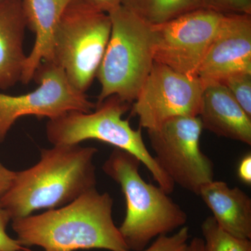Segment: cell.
Returning a JSON list of instances; mask_svg holds the SVG:
<instances>
[{
	"mask_svg": "<svg viewBox=\"0 0 251 251\" xmlns=\"http://www.w3.org/2000/svg\"><path fill=\"white\" fill-rule=\"evenodd\" d=\"M26 28L21 0L0 1V90L21 80L27 56L24 52Z\"/></svg>",
	"mask_w": 251,
	"mask_h": 251,
	"instance_id": "cell-14",
	"label": "cell"
},
{
	"mask_svg": "<svg viewBox=\"0 0 251 251\" xmlns=\"http://www.w3.org/2000/svg\"><path fill=\"white\" fill-rule=\"evenodd\" d=\"M0 1H1V0H0Z\"/></svg>",
	"mask_w": 251,
	"mask_h": 251,
	"instance_id": "cell-27",
	"label": "cell"
},
{
	"mask_svg": "<svg viewBox=\"0 0 251 251\" xmlns=\"http://www.w3.org/2000/svg\"><path fill=\"white\" fill-rule=\"evenodd\" d=\"M205 251H251L250 239H241L225 231L213 216L201 226Z\"/></svg>",
	"mask_w": 251,
	"mask_h": 251,
	"instance_id": "cell-17",
	"label": "cell"
},
{
	"mask_svg": "<svg viewBox=\"0 0 251 251\" xmlns=\"http://www.w3.org/2000/svg\"><path fill=\"white\" fill-rule=\"evenodd\" d=\"M238 176L245 184H251V155L248 153L239 163Z\"/></svg>",
	"mask_w": 251,
	"mask_h": 251,
	"instance_id": "cell-23",
	"label": "cell"
},
{
	"mask_svg": "<svg viewBox=\"0 0 251 251\" xmlns=\"http://www.w3.org/2000/svg\"><path fill=\"white\" fill-rule=\"evenodd\" d=\"M224 15L202 8L151 26L153 62L180 74L197 76Z\"/></svg>",
	"mask_w": 251,
	"mask_h": 251,
	"instance_id": "cell-9",
	"label": "cell"
},
{
	"mask_svg": "<svg viewBox=\"0 0 251 251\" xmlns=\"http://www.w3.org/2000/svg\"><path fill=\"white\" fill-rule=\"evenodd\" d=\"M203 130L199 117H178L148 130L157 164L175 184L199 196L214 180V164L200 145Z\"/></svg>",
	"mask_w": 251,
	"mask_h": 251,
	"instance_id": "cell-7",
	"label": "cell"
},
{
	"mask_svg": "<svg viewBox=\"0 0 251 251\" xmlns=\"http://www.w3.org/2000/svg\"><path fill=\"white\" fill-rule=\"evenodd\" d=\"M141 162L131 153L114 149L103 171L122 188L126 211L120 233L130 251L145 249L153 239L181 228L188 216L159 186L146 182L140 174Z\"/></svg>",
	"mask_w": 251,
	"mask_h": 251,
	"instance_id": "cell-3",
	"label": "cell"
},
{
	"mask_svg": "<svg viewBox=\"0 0 251 251\" xmlns=\"http://www.w3.org/2000/svg\"><path fill=\"white\" fill-rule=\"evenodd\" d=\"M112 23L110 16L72 0L54 33L53 62L79 92L85 93L97 75L105 53Z\"/></svg>",
	"mask_w": 251,
	"mask_h": 251,
	"instance_id": "cell-6",
	"label": "cell"
},
{
	"mask_svg": "<svg viewBox=\"0 0 251 251\" xmlns=\"http://www.w3.org/2000/svg\"><path fill=\"white\" fill-rule=\"evenodd\" d=\"M187 251H205L203 239L199 237L193 238L188 244Z\"/></svg>",
	"mask_w": 251,
	"mask_h": 251,
	"instance_id": "cell-25",
	"label": "cell"
},
{
	"mask_svg": "<svg viewBox=\"0 0 251 251\" xmlns=\"http://www.w3.org/2000/svg\"><path fill=\"white\" fill-rule=\"evenodd\" d=\"M219 83L227 87L243 110L251 117V73L234 74Z\"/></svg>",
	"mask_w": 251,
	"mask_h": 251,
	"instance_id": "cell-18",
	"label": "cell"
},
{
	"mask_svg": "<svg viewBox=\"0 0 251 251\" xmlns=\"http://www.w3.org/2000/svg\"><path fill=\"white\" fill-rule=\"evenodd\" d=\"M97 152V148L79 145L41 150L36 165L16 173L11 186L0 198V207L13 221L35 211L67 205L96 188L94 158Z\"/></svg>",
	"mask_w": 251,
	"mask_h": 251,
	"instance_id": "cell-2",
	"label": "cell"
},
{
	"mask_svg": "<svg viewBox=\"0 0 251 251\" xmlns=\"http://www.w3.org/2000/svg\"><path fill=\"white\" fill-rule=\"evenodd\" d=\"M240 73H251V15L224 14L196 75L204 85Z\"/></svg>",
	"mask_w": 251,
	"mask_h": 251,
	"instance_id": "cell-11",
	"label": "cell"
},
{
	"mask_svg": "<svg viewBox=\"0 0 251 251\" xmlns=\"http://www.w3.org/2000/svg\"><path fill=\"white\" fill-rule=\"evenodd\" d=\"M199 196L212 212L220 227L241 239H251V199L239 187L211 181L203 186Z\"/></svg>",
	"mask_w": 251,
	"mask_h": 251,
	"instance_id": "cell-15",
	"label": "cell"
},
{
	"mask_svg": "<svg viewBox=\"0 0 251 251\" xmlns=\"http://www.w3.org/2000/svg\"><path fill=\"white\" fill-rule=\"evenodd\" d=\"M128 105L113 95L97 103L94 111H72L50 120L46 125L48 140L53 146L79 145L85 140H96L131 153L148 168L158 186L170 194L175 184L149 151L141 128L133 129L128 120L122 118L129 109Z\"/></svg>",
	"mask_w": 251,
	"mask_h": 251,
	"instance_id": "cell-4",
	"label": "cell"
},
{
	"mask_svg": "<svg viewBox=\"0 0 251 251\" xmlns=\"http://www.w3.org/2000/svg\"><path fill=\"white\" fill-rule=\"evenodd\" d=\"M72 0H21L27 27L35 35L27 56L21 82L27 84L44 62H53L54 33L64 11Z\"/></svg>",
	"mask_w": 251,
	"mask_h": 251,
	"instance_id": "cell-13",
	"label": "cell"
},
{
	"mask_svg": "<svg viewBox=\"0 0 251 251\" xmlns=\"http://www.w3.org/2000/svg\"><path fill=\"white\" fill-rule=\"evenodd\" d=\"M112 206L110 194L94 188L62 207L13 220L12 228L24 247L37 246L45 251H130L114 223Z\"/></svg>",
	"mask_w": 251,
	"mask_h": 251,
	"instance_id": "cell-1",
	"label": "cell"
},
{
	"mask_svg": "<svg viewBox=\"0 0 251 251\" xmlns=\"http://www.w3.org/2000/svg\"><path fill=\"white\" fill-rule=\"evenodd\" d=\"M121 5L151 26L203 8L201 0H121Z\"/></svg>",
	"mask_w": 251,
	"mask_h": 251,
	"instance_id": "cell-16",
	"label": "cell"
},
{
	"mask_svg": "<svg viewBox=\"0 0 251 251\" xmlns=\"http://www.w3.org/2000/svg\"><path fill=\"white\" fill-rule=\"evenodd\" d=\"M16 172L10 171L0 162V198L4 194L14 181Z\"/></svg>",
	"mask_w": 251,
	"mask_h": 251,
	"instance_id": "cell-24",
	"label": "cell"
},
{
	"mask_svg": "<svg viewBox=\"0 0 251 251\" xmlns=\"http://www.w3.org/2000/svg\"><path fill=\"white\" fill-rule=\"evenodd\" d=\"M204 83L153 62L152 68L134 100L132 113L139 119L140 128L148 130L161 126L178 117H198Z\"/></svg>",
	"mask_w": 251,
	"mask_h": 251,
	"instance_id": "cell-10",
	"label": "cell"
},
{
	"mask_svg": "<svg viewBox=\"0 0 251 251\" xmlns=\"http://www.w3.org/2000/svg\"><path fill=\"white\" fill-rule=\"evenodd\" d=\"M198 117L203 129L219 137L251 145V117L223 84L210 82L204 85Z\"/></svg>",
	"mask_w": 251,
	"mask_h": 251,
	"instance_id": "cell-12",
	"label": "cell"
},
{
	"mask_svg": "<svg viewBox=\"0 0 251 251\" xmlns=\"http://www.w3.org/2000/svg\"><path fill=\"white\" fill-rule=\"evenodd\" d=\"M25 251H31V250H29V249H27H27H25Z\"/></svg>",
	"mask_w": 251,
	"mask_h": 251,
	"instance_id": "cell-26",
	"label": "cell"
},
{
	"mask_svg": "<svg viewBox=\"0 0 251 251\" xmlns=\"http://www.w3.org/2000/svg\"><path fill=\"white\" fill-rule=\"evenodd\" d=\"M112 28L96 77L100 85L98 103L117 96L134 101L153 64L151 25L122 6L109 13Z\"/></svg>",
	"mask_w": 251,
	"mask_h": 251,
	"instance_id": "cell-5",
	"label": "cell"
},
{
	"mask_svg": "<svg viewBox=\"0 0 251 251\" xmlns=\"http://www.w3.org/2000/svg\"><path fill=\"white\" fill-rule=\"evenodd\" d=\"M189 238V229L184 226L173 235L156 237L151 246L139 251H187Z\"/></svg>",
	"mask_w": 251,
	"mask_h": 251,
	"instance_id": "cell-19",
	"label": "cell"
},
{
	"mask_svg": "<svg viewBox=\"0 0 251 251\" xmlns=\"http://www.w3.org/2000/svg\"><path fill=\"white\" fill-rule=\"evenodd\" d=\"M83 1L94 9L106 14H109L113 10L121 6V0H83Z\"/></svg>",
	"mask_w": 251,
	"mask_h": 251,
	"instance_id": "cell-22",
	"label": "cell"
},
{
	"mask_svg": "<svg viewBox=\"0 0 251 251\" xmlns=\"http://www.w3.org/2000/svg\"><path fill=\"white\" fill-rule=\"evenodd\" d=\"M33 80L39 87L32 92L17 96L0 93V143L21 117L33 115L54 120L67 112H90L95 108V104L70 83L54 62H43Z\"/></svg>",
	"mask_w": 251,
	"mask_h": 251,
	"instance_id": "cell-8",
	"label": "cell"
},
{
	"mask_svg": "<svg viewBox=\"0 0 251 251\" xmlns=\"http://www.w3.org/2000/svg\"><path fill=\"white\" fill-rule=\"evenodd\" d=\"M11 221L6 211L0 207V251H25L27 248L23 247L17 239L10 237L6 232V226Z\"/></svg>",
	"mask_w": 251,
	"mask_h": 251,
	"instance_id": "cell-21",
	"label": "cell"
},
{
	"mask_svg": "<svg viewBox=\"0 0 251 251\" xmlns=\"http://www.w3.org/2000/svg\"><path fill=\"white\" fill-rule=\"evenodd\" d=\"M204 9L222 14L251 15V0H201Z\"/></svg>",
	"mask_w": 251,
	"mask_h": 251,
	"instance_id": "cell-20",
	"label": "cell"
}]
</instances>
